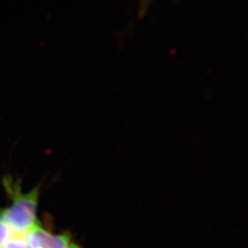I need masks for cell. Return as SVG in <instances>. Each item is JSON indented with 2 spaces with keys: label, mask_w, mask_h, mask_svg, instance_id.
<instances>
[{
  "label": "cell",
  "mask_w": 248,
  "mask_h": 248,
  "mask_svg": "<svg viewBox=\"0 0 248 248\" xmlns=\"http://www.w3.org/2000/svg\"><path fill=\"white\" fill-rule=\"evenodd\" d=\"M5 189L12 199V203L0 211V218L7 222L15 233L24 234L31 229L36 221L40 187L36 186L28 193H22L18 181L12 178L3 180Z\"/></svg>",
  "instance_id": "6da1fadb"
},
{
  "label": "cell",
  "mask_w": 248,
  "mask_h": 248,
  "mask_svg": "<svg viewBox=\"0 0 248 248\" xmlns=\"http://www.w3.org/2000/svg\"><path fill=\"white\" fill-rule=\"evenodd\" d=\"M14 232L8 226L7 222L0 218V248H3L6 243L12 236Z\"/></svg>",
  "instance_id": "277c9868"
},
{
  "label": "cell",
  "mask_w": 248,
  "mask_h": 248,
  "mask_svg": "<svg viewBox=\"0 0 248 248\" xmlns=\"http://www.w3.org/2000/svg\"><path fill=\"white\" fill-rule=\"evenodd\" d=\"M24 236L29 248H67L72 242L68 234H53L38 222Z\"/></svg>",
  "instance_id": "7a4b0ae2"
},
{
  "label": "cell",
  "mask_w": 248,
  "mask_h": 248,
  "mask_svg": "<svg viewBox=\"0 0 248 248\" xmlns=\"http://www.w3.org/2000/svg\"><path fill=\"white\" fill-rule=\"evenodd\" d=\"M67 248H80V247L78 244H74L73 242H71L70 244L67 247Z\"/></svg>",
  "instance_id": "5b68a950"
},
{
  "label": "cell",
  "mask_w": 248,
  "mask_h": 248,
  "mask_svg": "<svg viewBox=\"0 0 248 248\" xmlns=\"http://www.w3.org/2000/svg\"><path fill=\"white\" fill-rule=\"evenodd\" d=\"M2 248H29V247L24 239V234L14 232Z\"/></svg>",
  "instance_id": "3957f363"
}]
</instances>
